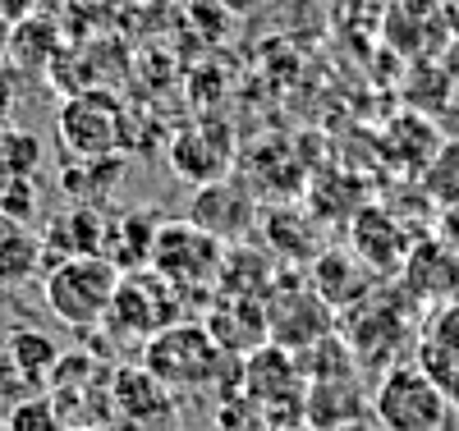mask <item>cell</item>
I'll list each match as a JSON object with an SVG mask.
<instances>
[{"instance_id":"1","label":"cell","mask_w":459,"mask_h":431,"mask_svg":"<svg viewBox=\"0 0 459 431\" xmlns=\"http://www.w3.org/2000/svg\"><path fill=\"white\" fill-rule=\"evenodd\" d=\"M120 276H125V271L115 266L110 257H101V253L56 262L47 285H42L51 317L74 326V331H97L106 322V312H110L115 289H120Z\"/></svg>"},{"instance_id":"27","label":"cell","mask_w":459,"mask_h":431,"mask_svg":"<svg viewBox=\"0 0 459 431\" xmlns=\"http://www.w3.org/2000/svg\"><path fill=\"white\" fill-rule=\"evenodd\" d=\"M276 431H322V427H313V422H290V427H276Z\"/></svg>"},{"instance_id":"12","label":"cell","mask_w":459,"mask_h":431,"mask_svg":"<svg viewBox=\"0 0 459 431\" xmlns=\"http://www.w3.org/2000/svg\"><path fill=\"white\" fill-rule=\"evenodd\" d=\"M400 285L409 298L418 303H450L459 298V257L441 244V239H423L413 244L404 266H400Z\"/></svg>"},{"instance_id":"2","label":"cell","mask_w":459,"mask_h":431,"mask_svg":"<svg viewBox=\"0 0 459 431\" xmlns=\"http://www.w3.org/2000/svg\"><path fill=\"white\" fill-rule=\"evenodd\" d=\"M450 413L455 400L418 363L386 367L372 390V422H381V431H446Z\"/></svg>"},{"instance_id":"14","label":"cell","mask_w":459,"mask_h":431,"mask_svg":"<svg viewBox=\"0 0 459 431\" xmlns=\"http://www.w3.org/2000/svg\"><path fill=\"white\" fill-rule=\"evenodd\" d=\"M106 220L101 211L92 207H69L51 220V229L42 234V253H47V266L65 262V257H92L101 253L106 257Z\"/></svg>"},{"instance_id":"9","label":"cell","mask_w":459,"mask_h":431,"mask_svg":"<svg viewBox=\"0 0 459 431\" xmlns=\"http://www.w3.org/2000/svg\"><path fill=\"white\" fill-rule=\"evenodd\" d=\"M188 220L203 225L207 234H216V239L230 248V244H239L244 234L253 229L257 220V203H253V193H244L239 184H230V179H212L194 193V203H188Z\"/></svg>"},{"instance_id":"26","label":"cell","mask_w":459,"mask_h":431,"mask_svg":"<svg viewBox=\"0 0 459 431\" xmlns=\"http://www.w3.org/2000/svg\"><path fill=\"white\" fill-rule=\"evenodd\" d=\"M10 32H14V19H5V14H0V60L10 56Z\"/></svg>"},{"instance_id":"24","label":"cell","mask_w":459,"mask_h":431,"mask_svg":"<svg viewBox=\"0 0 459 431\" xmlns=\"http://www.w3.org/2000/svg\"><path fill=\"white\" fill-rule=\"evenodd\" d=\"M437 239L459 257V207H446V211L437 216Z\"/></svg>"},{"instance_id":"22","label":"cell","mask_w":459,"mask_h":431,"mask_svg":"<svg viewBox=\"0 0 459 431\" xmlns=\"http://www.w3.org/2000/svg\"><path fill=\"white\" fill-rule=\"evenodd\" d=\"M5 431H69V427H65V413L51 395H28L10 409Z\"/></svg>"},{"instance_id":"16","label":"cell","mask_w":459,"mask_h":431,"mask_svg":"<svg viewBox=\"0 0 459 431\" xmlns=\"http://www.w3.org/2000/svg\"><path fill=\"white\" fill-rule=\"evenodd\" d=\"M161 216L157 211H129L125 220H115L106 229V257L120 266V271H138L152 266V248H157V234H161Z\"/></svg>"},{"instance_id":"17","label":"cell","mask_w":459,"mask_h":431,"mask_svg":"<svg viewBox=\"0 0 459 431\" xmlns=\"http://www.w3.org/2000/svg\"><path fill=\"white\" fill-rule=\"evenodd\" d=\"M386 37L400 51H437L432 32H441V10L437 0H400V5L386 10Z\"/></svg>"},{"instance_id":"28","label":"cell","mask_w":459,"mask_h":431,"mask_svg":"<svg viewBox=\"0 0 459 431\" xmlns=\"http://www.w3.org/2000/svg\"><path fill=\"white\" fill-rule=\"evenodd\" d=\"M372 10H391V5H400V0H368Z\"/></svg>"},{"instance_id":"21","label":"cell","mask_w":459,"mask_h":431,"mask_svg":"<svg viewBox=\"0 0 459 431\" xmlns=\"http://www.w3.org/2000/svg\"><path fill=\"white\" fill-rule=\"evenodd\" d=\"M418 179H423V198H428L437 211L459 207V138L441 142L437 156L428 161V170L418 175Z\"/></svg>"},{"instance_id":"15","label":"cell","mask_w":459,"mask_h":431,"mask_svg":"<svg viewBox=\"0 0 459 431\" xmlns=\"http://www.w3.org/2000/svg\"><path fill=\"white\" fill-rule=\"evenodd\" d=\"M175 404V390L161 385L147 367H120L110 376V409L129 422H157Z\"/></svg>"},{"instance_id":"30","label":"cell","mask_w":459,"mask_h":431,"mask_svg":"<svg viewBox=\"0 0 459 431\" xmlns=\"http://www.w3.org/2000/svg\"><path fill=\"white\" fill-rule=\"evenodd\" d=\"M69 431H101V427H69Z\"/></svg>"},{"instance_id":"25","label":"cell","mask_w":459,"mask_h":431,"mask_svg":"<svg viewBox=\"0 0 459 431\" xmlns=\"http://www.w3.org/2000/svg\"><path fill=\"white\" fill-rule=\"evenodd\" d=\"M216 5L230 14H248V10H257V0H216Z\"/></svg>"},{"instance_id":"13","label":"cell","mask_w":459,"mask_h":431,"mask_svg":"<svg viewBox=\"0 0 459 431\" xmlns=\"http://www.w3.org/2000/svg\"><path fill=\"white\" fill-rule=\"evenodd\" d=\"M363 409H372V400L363 395L359 372L354 376H326V381H308L303 395V422H313L322 431H340L363 418Z\"/></svg>"},{"instance_id":"23","label":"cell","mask_w":459,"mask_h":431,"mask_svg":"<svg viewBox=\"0 0 459 431\" xmlns=\"http://www.w3.org/2000/svg\"><path fill=\"white\" fill-rule=\"evenodd\" d=\"M423 349H437V354L446 358H459V298L450 303H437L428 312V322H423V340H418Z\"/></svg>"},{"instance_id":"20","label":"cell","mask_w":459,"mask_h":431,"mask_svg":"<svg viewBox=\"0 0 459 431\" xmlns=\"http://www.w3.org/2000/svg\"><path fill=\"white\" fill-rule=\"evenodd\" d=\"M437 147H441V138H437L432 120H423V115H400V120L391 125V151L400 156L413 175L428 170V161L437 156Z\"/></svg>"},{"instance_id":"6","label":"cell","mask_w":459,"mask_h":431,"mask_svg":"<svg viewBox=\"0 0 459 431\" xmlns=\"http://www.w3.org/2000/svg\"><path fill=\"white\" fill-rule=\"evenodd\" d=\"M56 138L65 147V161H97V156H115L125 147V110L110 92L83 88L56 110Z\"/></svg>"},{"instance_id":"3","label":"cell","mask_w":459,"mask_h":431,"mask_svg":"<svg viewBox=\"0 0 459 431\" xmlns=\"http://www.w3.org/2000/svg\"><path fill=\"white\" fill-rule=\"evenodd\" d=\"M230 354L198 322H170L143 344V367L170 390H207Z\"/></svg>"},{"instance_id":"10","label":"cell","mask_w":459,"mask_h":431,"mask_svg":"<svg viewBox=\"0 0 459 431\" xmlns=\"http://www.w3.org/2000/svg\"><path fill=\"white\" fill-rule=\"evenodd\" d=\"M207 331L212 340L235 358H248L253 349H262L272 340L266 331V298H244V294H212V312H207Z\"/></svg>"},{"instance_id":"7","label":"cell","mask_w":459,"mask_h":431,"mask_svg":"<svg viewBox=\"0 0 459 431\" xmlns=\"http://www.w3.org/2000/svg\"><path fill=\"white\" fill-rule=\"evenodd\" d=\"M266 331H272V344L299 354V349H308L313 340H322L331 331V303L303 280L290 294L276 280V289L266 294Z\"/></svg>"},{"instance_id":"18","label":"cell","mask_w":459,"mask_h":431,"mask_svg":"<svg viewBox=\"0 0 459 431\" xmlns=\"http://www.w3.org/2000/svg\"><path fill=\"white\" fill-rule=\"evenodd\" d=\"M47 262L42 253V239H37L32 229L5 220L0 225V289H14L23 280H32V271Z\"/></svg>"},{"instance_id":"19","label":"cell","mask_w":459,"mask_h":431,"mask_svg":"<svg viewBox=\"0 0 459 431\" xmlns=\"http://www.w3.org/2000/svg\"><path fill=\"white\" fill-rule=\"evenodd\" d=\"M5 354L14 363V376H28V381H51L56 363H60V344L42 331H14Z\"/></svg>"},{"instance_id":"29","label":"cell","mask_w":459,"mask_h":431,"mask_svg":"<svg viewBox=\"0 0 459 431\" xmlns=\"http://www.w3.org/2000/svg\"><path fill=\"white\" fill-rule=\"evenodd\" d=\"M450 400H455V404H459V381H455V390H450Z\"/></svg>"},{"instance_id":"4","label":"cell","mask_w":459,"mask_h":431,"mask_svg":"<svg viewBox=\"0 0 459 431\" xmlns=\"http://www.w3.org/2000/svg\"><path fill=\"white\" fill-rule=\"evenodd\" d=\"M179 289L152 266H138V271H125L120 276V289L110 298V312L101 331L120 344H147L157 331H166L179 312Z\"/></svg>"},{"instance_id":"5","label":"cell","mask_w":459,"mask_h":431,"mask_svg":"<svg viewBox=\"0 0 459 431\" xmlns=\"http://www.w3.org/2000/svg\"><path fill=\"white\" fill-rule=\"evenodd\" d=\"M221 262H225V244L216 234H207L194 220H166L157 234V248H152V271L179 289V294H216L221 280Z\"/></svg>"},{"instance_id":"8","label":"cell","mask_w":459,"mask_h":431,"mask_svg":"<svg viewBox=\"0 0 459 431\" xmlns=\"http://www.w3.org/2000/svg\"><path fill=\"white\" fill-rule=\"evenodd\" d=\"M230 166H235V138L221 120H198L170 138V170L188 184L203 188L212 179H225Z\"/></svg>"},{"instance_id":"11","label":"cell","mask_w":459,"mask_h":431,"mask_svg":"<svg viewBox=\"0 0 459 431\" xmlns=\"http://www.w3.org/2000/svg\"><path fill=\"white\" fill-rule=\"evenodd\" d=\"M350 244H354V257L368 266V271H377V276H395V271L404 266V257H409V239H404V229H400V220L386 211V207H359L354 216H350Z\"/></svg>"}]
</instances>
